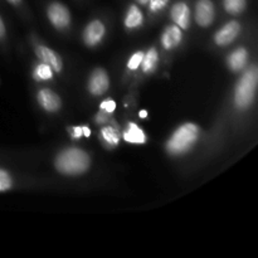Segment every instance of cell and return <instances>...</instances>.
Instances as JSON below:
<instances>
[{"instance_id":"1","label":"cell","mask_w":258,"mask_h":258,"mask_svg":"<svg viewBox=\"0 0 258 258\" xmlns=\"http://www.w3.org/2000/svg\"><path fill=\"white\" fill-rule=\"evenodd\" d=\"M90 156L78 148H70L58 154L55 158V168L66 175H80L90 168Z\"/></svg>"},{"instance_id":"2","label":"cell","mask_w":258,"mask_h":258,"mask_svg":"<svg viewBox=\"0 0 258 258\" xmlns=\"http://www.w3.org/2000/svg\"><path fill=\"white\" fill-rule=\"evenodd\" d=\"M199 138V127L194 123H184L175 130L166 143V150L171 155H181L190 150Z\"/></svg>"},{"instance_id":"3","label":"cell","mask_w":258,"mask_h":258,"mask_svg":"<svg viewBox=\"0 0 258 258\" xmlns=\"http://www.w3.org/2000/svg\"><path fill=\"white\" fill-rule=\"evenodd\" d=\"M257 67L252 66L248 71L244 72L241 80L237 83L236 91H234V103L239 110H246L252 105L254 100L257 88Z\"/></svg>"},{"instance_id":"4","label":"cell","mask_w":258,"mask_h":258,"mask_svg":"<svg viewBox=\"0 0 258 258\" xmlns=\"http://www.w3.org/2000/svg\"><path fill=\"white\" fill-rule=\"evenodd\" d=\"M48 19L50 20L53 25H54L57 29H63V28H67L71 23V14L70 10L66 5H63L62 3L54 2L52 4H49L47 9Z\"/></svg>"},{"instance_id":"5","label":"cell","mask_w":258,"mask_h":258,"mask_svg":"<svg viewBox=\"0 0 258 258\" xmlns=\"http://www.w3.org/2000/svg\"><path fill=\"white\" fill-rule=\"evenodd\" d=\"M110 86V78L107 72L102 68H97L92 72L90 80H88V91L95 96H101L108 90Z\"/></svg>"},{"instance_id":"6","label":"cell","mask_w":258,"mask_h":258,"mask_svg":"<svg viewBox=\"0 0 258 258\" xmlns=\"http://www.w3.org/2000/svg\"><path fill=\"white\" fill-rule=\"evenodd\" d=\"M239 33H241V24L238 22H236V20H232V22L223 25L216 33V35H214V42H216V44L224 47V45L231 44L238 37Z\"/></svg>"},{"instance_id":"7","label":"cell","mask_w":258,"mask_h":258,"mask_svg":"<svg viewBox=\"0 0 258 258\" xmlns=\"http://www.w3.org/2000/svg\"><path fill=\"white\" fill-rule=\"evenodd\" d=\"M216 9L212 0H198L196 4V22L201 27L206 28L214 20Z\"/></svg>"},{"instance_id":"8","label":"cell","mask_w":258,"mask_h":258,"mask_svg":"<svg viewBox=\"0 0 258 258\" xmlns=\"http://www.w3.org/2000/svg\"><path fill=\"white\" fill-rule=\"evenodd\" d=\"M105 33L106 29L103 23L100 20H92L90 24L86 25L85 30H83V42L88 47H95L103 39Z\"/></svg>"},{"instance_id":"9","label":"cell","mask_w":258,"mask_h":258,"mask_svg":"<svg viewBox=\"0 0 258 258\" xmlns=\"http://www.w3.org/2000/svg\"><path fill=\"white\" fill-rule=\"evenodd\" d=\"M35 53H37V55L39 57V59L42 60L43 63L49 66L53 71H55V72H60V71H62V58H60L59 54L55 53L53 49L45 47V45H37V47H35Z\"/></svg>"},{"instance_id":"10","label":"cell","mask_w":258,"mask_h":258,"mask_svg":"<svg viewBox=\"0 0 258 258\" xmlns=\"http://www.w3.org/2000/svg\"><path fill=\"white\" fill-rule=\"evenodd\" d=\"M38 102L48 112H57L62 105L59 96L48 88H43L38 92Z\"/></svg>"},{"instance_id":"11","label":"cell","mask_w":258,"mask_h":258,"mask_svg":"<svg viewBox=\"0 0 258 258\" xmlns=\"http://www.w3.org/2000/svg\"><path fill=\"white\" fill-rule=\"evenodd\" d=\"M171 19L180 29H186L190 23V9L184 2H179L171 8Z\"/></svg>"},{"instance_id":"12","label":"cell","mask_w":258,"mask_h":258,"mask_svg":"<svg viewBox=\"0 0 258 258\" xmlns=\"http://www.w3.org/2000/svg\"><path fill=\"white\" fill-rule=\"evenodd\" d=\"M181 39H183V34H181L180 28L178 25H169L163 33L161 44L165 49H173L180 44Z\"/></svg>"},{"instance_id":"13","label":"cell","mask_w":258,"mask_h":258,"mask_svg":"<svg viewBox=\"0 0 258 258\" xmlns=\"http://www.w3.org/2000/svg\"><path fill=\"white\" fill-rule=\"evenodd\" d=\"M247 60H248V53H247V50L244 48H238V49L233 50L229 54L227 63H228V67L232 71L238 72V71H241L247 64Z\"/></svg>"},{"instance_id":"14","label":"cell","mask_w":258,"mask_h":258,"mask_svg":"<svg viewBox=\"0 0 258 258\" xmlns=\"http://www.w3.org/2000/svg\"><path fill=\"white\" fill-rule=\"evenodd\" d=\"M123 140L130 144H144L146 143V136L136 123L128 122L123 133Z\"/></svg>"},{"instance_id":"15","label":"cell","mask_w":258,"mask_h":258,"mask_svg":"<svg viewBox=\"0 0 258 258\" xmlns=\"http://www.w3.org/2000/svg\"><path fill=\"white\" fill-rule=\"evenodd\" d=\"M144 22V15L138 5H130L125 17V25L127 29H136Z\"/></svg>"},{"instance_id":"16","label":"cell","mask_w":258,"mask_h":258,"mask_svg":"<svg viewBox=\"0 0 258 258\" xmlns=\"http://www.w3.org/2000/svg\"><path fill=\"white\" fill-rule=\"evenodd\" d=\"M101 139H102L103 143L106 145L116 146L120 141V133H118V126L115 125V122L112 121V125H107L105 127H102L101 130Z\"/></svg>"},{"instance_id":"17","label":"cell","mask_w":258,"mask_h":258,"mask_svg":"<svg viewBox=\"0 0 258 258\" xmlns=\"http://www.w3.org/2000/svg\"><path fill=\"white\" fill-rule=\"evenodd\" d=\"M159 63V54L155 48H150L148 53H144L143 62H141V68L145 73H151L156 70Z\"/></svg>"},{"instance_id":"18","label":"cell","mask_w":258,"mask_h":258,"mask_svg":"<svg viewBox=\"0 0 258 258\" xmlns=\"http://www.w3.org/2000/svg\"><path fill=\"white\" fill-rule=\"evenodd\" d=\"M33 76H34V78L37 81H49L53 78V70L49 66L42 62L34 68Z\"/></svg>"},{"instance_id":"19","label":"cell","mask_w":258,"mask_h":258,"mask_svg":"<svg viewBox=\"0 0 258 258\" xmlns=\"http://www.w3.org/2000/svg\"><path fill=\"white\" fill-rule=\"evenodd\" d=\"M224 9L229 14H239L246 9V0H224Z\"/></svg>"},{"instance_id":"20","label":"cell","mask_w":258,"mask_h":258,"mask_svg":"<svg viewBox=\"0 0 258 258\" xmlns=\"http://www.w3.org/2000/svg\"><path fill=\"white\" fill-rule=\"evenodd\" d=\"M13 179L8 171L0 169V191H7L12 189Z\"/></svg>"},{"instance_id":"21","label":"cell","mask_w":258,"mask_h":258,"mask_svg":"<svg viewBox=\"0 0 258 258\" xmlns=\"http://www.w3.org/2000/svg\"><path fill=\"white\" fill-rule=\"evenodd\" d=\"M143 57L144 53L143 52H138L133 55V57L128 59L127 62V68L130 71H136L139 67H140L141 62H143Z\"/></svg>"},{"instance_id":"22","label":"cell","mask_w":258,"mask_h":258,"mask_svg":"<svg viewBox=\"0 0 258 258\" xmlns=\"http://www.w3.org/2000/svg\"><path fill=\"white\" fill-rule=\"evenodd\" d=\"M168 2L169 0H149V9L153 13H158L168 5Z\"/></svg>"},{"instance_id":"23","label":"cell","mask_w":258,"mask_h":258,"mask_svg":"<svg viewBox=\"0 0 258 258\" xmlns=\"http://www.w3.org/2000/svg\"><path fill=\"white\" fill-rule=\"evenodd\" d=\"M68 133H70L71 138L78 140L83 136V126H72V127L68 128Z\"/></svg>"},{"instance_id":"24","label":"cell","mask_w":258,"mask_h":258,"mask_svg":"<svg viewBox=\"0 0 258 258\" xmlns=\"http://www.w3.org/2000/svg\"><path fill=\"white\" fill-rule=\"evenodd\" d=\"M115 108H116V103H115V101H112V100L103 101V102L101 103V110H103L105 112H107V113H112L113 111H115Z\"/></svg>"},{"instance_id":"25","label":"cell","mask_w":258,"mask_h":258,"mask_svg":"<svg viewBox=\"0 0 258 258\" xmlns=\"http://www.w3.org/2000/svg\"><path fill=\"white\" fill-rule=\"evenodd\" d=\"M108 120H110V117H108V113L105 112L103 110H101L100 112L95 116V121L97 123H100V125H105V123L108 122Z\"/></svg>"},{"instance_id":"26","label":"cell","mask_w":258,"mask_h":258,"mask_svg":"<svg viewBox=\"0 0 258 258\" xmlns=\"http://www.w3.org/2000/svg\"><path fill=\"white\" fill-rule=\"evenodd\" d=\"M5 37V25L4 22H3L2 17H0V40Z\"/></svg>"},{"instance_id":"27","label":"cell","mask_w":258,"mask_h":258,"mask_svg":"<svg viewBox=\"0 0 258 258\" xmlns=\"http://www.w3.org/2000/svg\"><path fill=\"white\" fill-rule=\"evenodd\" d=\"M91 135V130L88 128V126H83V136L85 138H90Z\"/></svg>"},{"instance_id":"28","label":"cell","mask_w":258,"mask_h":258,"mask_svg":"<svg viewBox=\"0 0 258 258\" xmlns=\"http://www.w3.org/2000/svg\"><path fill=\"white\" fill-rule=\"evenodd\" d=\"M8 2L13 5H18V4H20V2H22V0H8Z\"/></svg>"},{"instance_id":"29","label":"cell","mask_w":258,"mask_h":258,"mask_svg":"<svg viewBox=\"0 0 258 258\" xmlns=\"http://www.w3.org/2000/svg\"><path fill=\"white\" fill-rule=\"evenodd\" d=\"M140 5H146L149 3V0H136Z\"/></svg>"},{"instance_id":"30","label":"cell","mask_w":258,"mask_h":258,"mask_svg":"<svg viewBox=\"0 0 258 258\" xmlns=\"http://www.w3.org/2000/svg\"><path fill=\"white\" fill-rule=\"evenodd\" d=\"M146 116H148V112H146V111H141V112H140V117L141 118H145Z\"/></svg>"}]
</instances>
